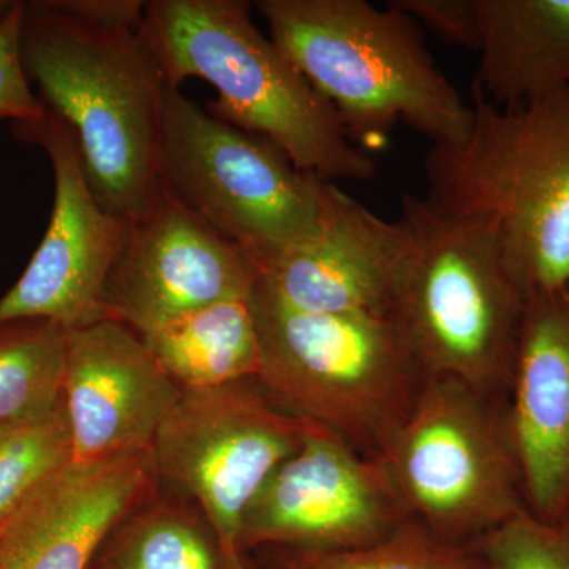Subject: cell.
<instances>
[{
	"label": "cell",
	"instance_id": "cell-1",
	"mask_svg": "<svg viewBox=\"0 0 569 569\" xmlns=\"http://www.w3.org/2000/svg\"><path fill=\"white\" fill-rule=\"evenodd\" d=\"M142 14L141 0H31L21 22L26 77L69 132L97 203L126 223L162 189L167 82Z\"/></svg>",
	"mask_w": 569,
	"mask_h": 569
},
{
	"label": "cell",
	"instance_id": "cell-2",
	"mask_svg": "<svg viewBox=\"0 0 569 569\" xmlns=\"http://www.w3.org/2000/svg\"><path fill=\"white\" fill-rule=\"evenodd\" d=\"M246 0L144 2L142 37L168 86L200 78L219 99L213 118L274 142L306 173L366 181L376 162L351 140L336 108L258 29Z\"/></svg>",
	"mask_w": 569,
	"mask_h": 569
},
{
	"label": "cell",
	"instance_id": "cell-3",
	"mask_svg": "<svg viewBox=\"0 0 569 569\" xmlns=\"http://www.w3.org/2000/svg\"><path fill=\"white\" fill-rule=\"evenodd\" d=\"M254 9L362 151L387 144L399 123L433 144H460L470 133L471 103L427 51L421 26L391 3L260 0Z\"/></svg>",
	"mask_w": 569,
	"mask_h": 569
},
{
	"label": "cell",
	"instance_id": "cell-4",
	"mask_svg": "<svg viewBox=\"0 0 569 569\" xmlns=\"http://www.w3.org/2000/svg\"><path fill=\"white\" fill-rule=\"evenodd\" d=\"M471 108L466 140L426 156L427 200L488 224L529 298L569 293V89Z\"/></svg>",
	"mask_w": 569,
	"mask_h": 569
},
{
	"label": "cell",
	"instance_id": "cell-5",
	"mask_svg": "<svg viewBox=\"0 0 569 569\" xmlns=\"http://www.w3.org/2000/svg\"><path fill=\"white\" fill-rule=\"evenodd\" d=\"M395 313L426 378L508 397L529 296L488 224L406 193Z\"/></svg>",
	"mask_w": 569,
	"mask_h": 569
},
{
	"label": "cell",
	"instance_id": "cell-6",
	"mask_svg": "<svg viewBox=\"0 0 569 569\" xmlns=\"http://www.w3.org/2000/svg\"><path fill=\"white\" fill-rule=\"evenodd\" d=\"M257 380L274 406L380 458L413 410L426 373L395 313H309L260 283L250 295Z\"/></svg>",
	"mask_w": 569,
	"mask_h": 569
},
{
	"label": "cell",
	"instance_id": "cell-7",
	"mask_svg": "<svg viewBox=\"0 0 569 569\" xmlns=\"http://www.w3.org/2000/svg\"><path fill=\"white\" fill-rule=\"evenodd\" d=\"M411 519L471 546L526 511L508 397L452 378H426L413 410L380 458Z\"/></svg>",
	"mask_w": 569,
	"mask_h": 569
},
{
	"label": "cell",
	"instance_id": "cell-8",
	"mask_svg": "<svg viewBox=\"0 0 569 569\" xmlns=\"http://www.w3.org/2000/svg\"><path fill=\"white\" fill-rule=\"evenodd\" d=\"M159 164L164 189L246 250L257 268L312 238L323 219L329 181L168 84Z\"/></svg>",
	"mask_w": 569,
	"mask_h": 569
},
{
	"label": "cell",
	"instance_id": "cell-9",
	"mask_svg": "<svg viewBox=\"0 0 569 569\" xmlns=\"http://www.w3.org/2000/svg\"><path fill=\"white\" fill-rule=\"evenodd\" d=\"M305 430V419L274 406L258 380L182 391L160 426L152 443L159 485L201 512L224 569H252L239 548L242 520Z\"/></svg>",
	"mask_w": 569,
	"mask_h": 569
},
{
	"label": "cell",
	"instance_id": "cell-10",
	"mask_svg": "<svg viewBox=\"0 0 569 569\" xmlns=\"http://www.w3.org/2000/svg\"><path fill=\"white\" fill-rule=\"evenodd\" d=\"M380 459L306 421L293 455L266 479L242 520L239 548L342 550L373 545L410 520Z\"/></svg>",
	"mask_w": 569,
	"mask_h": 569
},
{
	"label": "cell",
	"instance_id": "cell-11",
	"mask_svg": "<svg viewBox=\"0 0 569 569\" xmlns=\"http://www.w3.org/2000/svg\"><path fill=\"white\" fill-rule=\"evenodd\" d=\"M14 134L50 157L54 201L50 223L28 268L0 298V323L44 320L67 331L107 318V288L129 223L100 208L77 149L58 119L17 123Z\"/></svg>",
	"mask_w": 569,
	"mask_h": 569
},
{
	"label": "cell",
	"instance_id": "cell-12",
	"mask_svg": "<svg viewBox=\"0 0 569 569\" xmlns=\"http://www.w3.org/2000/svg\"><path fill=\"white\" fill-rule=\"evenodd\" d=\"M258 268L162 186L126 241L107 288V318L138 336L173 318L224 301L250 298Z\"/></svg>",
	"mask_w": 569,
	"mask_h": 569
},
{
	"label": "cell",
	"instance_id": "cell-13",
	"mask_svg": "<svg viewBox=\"0 0 569 569\" xmlns=\"http://www.w3.org/2000/svg\"><path fill=\"white\" fill-rule=\"evenodd\" d=\"M181 396L126 325L104 318L69 331L62 400L74 462H103L152 448Z\"/></svg>",
	"mask_w": 569,
	"mask_h": 569
},
{
	"label": "cell",
	"instance_id": "cell-14",
	"mask_svg": "<svg viewBox=\"0 0 569 569\" xmlns=\"http://www.w3.org/2000/svg\"><path fill=\"white\" fill-rule=\"evenodd\" d=\"M406 249L397 220L381 219L329 182L317 233L258 266V283L301 312L392 313Z\"/></svg>",
	"mask_w": 569,
	"mask_h": 569
},
{
	"label": "cell",
	"instance_id": "cell-15",
	"mask_svg": "<svg viewBox=\"0 0 569 569\" xmlns=\"http://www.w3.org/2000/svg\"><path fill=\"white\" fill-rule=\"evenodd\" d=\"M157 490L152 448L70 463L0 526V569H91L111 531Z\"/></svg>",
	"mask_w": 569,
	"mask_h": 569
},
{
	"label": "cell",
	"instance_id": "cell-16",
	"mask_svg": "<svg viewBox=\"0 0 569 569\" xmlns=\"http://www.w3.org/2000/svg\"><path fill=\"white\" fill-rule=\"evenodd\" d=\"M508 411L527 509L569 520V293L530 296Z\"/></svg>",
	"mask_w": 569,
	"mask_h": 569
},
{
	"label": "cell",
	"instance_id": "cell-17",
	"mask_svg": "<svg viewBox=\"0 0 569 569\" xmlns=\"http://www.w3.org/2000/svg\"><path fill=\"white\" fill-rule=\"evenodd\" d=\"M473 96L522 107L569 89V0H477Z\"/></svg>",
	"mask_w": 569,
	"mask_h": 569
},
{
	"label": "cell",
	"instance_id": "cell-18",
	"mask_svg": "<svg viewBox=\"0 0 569 569\" xmlns=\"http://www.w3.org/2000/svg\"><path fill=\"white\" fill-rule=\"evenodd\" d=\"M181 391L257 380L261 346L250 298L190 310L140 336Z\"/></svg>",
	"mask_w": 569,
	"mask_h": 569
},
{
	"label": "cell",
	"instance_id": "cell-19",
	"mask_svg": "<svg viewBox=\"0 0 569 569\" xmlns=\"http://www.w3.org/2000/svg\"><path fill=\"white\" fill-rule=\"evenodd\" d=\"M97 560L111 569H224L201 512L160 486L111 531Z\"/></svg>",
	"mask_w": 569,
	"mask_h": 569
},
{
	"label": "cell",
	"instance_id": "cell-20",
	"mask_svg": "<svg viewBox=\"0 0 569 569\" xmlns=\"http://www.w3.org/2000/svg\"><path fill=\"white\" fill-rule=\"evenodd\" d=\"M67 336L51 321L0 323V422L37 417L61 402Z\"/></svg>",
	"mask_w": 569,
	"mask_h": 569
},
{
	"label": "cell",
	"instance_id": "cell-21",
	"mask_svg": "<svg viewBox=\"0 0 569 569\" xmlns=\"http://www.w3.org/2000/svg\"><path fill=\"white\" fill-rule=\"evenodd\" d=\"M249 565L252 569H485L473 546L445 541L415 519L362 548H264L250 553Z\"/></svg>",
	"mask_w": 569,
	"mask_h": 569
},
{
	"label": "cell",
	"instance_id": "cell-22",
	"mask_svg": "<svg viewBox=\"0 0 569 569\" xmlns=\"http://www.w3.org/2000/svg\"><path fill=\"white\" fill-rule=\"evenodd\" d=\"M73 462L63 400L47 413L0 422V526Z\"/></svg>",
	"mask_w": 569,
	"mask_h": 569
},
{
	"label": "cell",
	"instance_id": "cell-23",
	"mask_svg": "<svg viewBox=\"0 0 569 569\" xmlns=\"http://www.w3.org/2000/svg\"><path fill=\"white\" fill-rule=\"evenodd\" d=\"M471 546L485 569H569V520L545 522L526 509Z\"/></svg>",
	"mask_w": 569,
	"mask_h": 569
},
{
	"label": "cell",
	"instance_id": "cell-24",
	"mask_svg": "<svg viewBox=\"0 0 569 569\" xmlns=\"http://www.w3.org/2000/svg\"><path fill=\"white\" fill-rule=\"evenodd\" d=\"M24 3L18 0L0 22V121L39 122L47 116L43 104L26 77L21 59V22Z\"/></svg>",
	"mask_w": 569,
	"mask_h": 569
},
{
	"label": "cell",
	"instance_id": "cell-25",
	"mask_svg": "<svg viewBox=\"0 0 569 569\" xmlns=\"http://www.w3.org/2000/svg\"><path fill=\"white\" fill-rule=\"evenodd\" d=\"M389 3L452 47L479 51L477 0H391Z\"/></svg>",
	"mask_w": 569,
	"mask_h": 569
},
{
	"label": "cell",
	"instance_id": "cell-26",
	"mask_svg": "<svg viewBox=\"0 0 569 569\" xmlns=\"http://www.w3.org/2000/svg\"><path fill=\"white\" fill-rule=\"evenodd\" d=\"M18 0H0V22L9 17L10 11L17 6Z\"/></svg>",
	"mask_w": 569,
	"mask_h": 569
},
{
	"label": "cell",
	"instance_id": "cell-27",
	"mask_svg": "<svg viewBox=\"0 0 569 569\" xmlns=\"http://www.w3.org/2000/svg\"><path fill=\"white\" fill-rule=\"evenodd\" d=\"M91 569H111V568H108L107 565L102 563V561L96 560V561H93Z\"/></svg>",
	"mask_w": 569,
	"mask_h": 569
}]
</instances>
